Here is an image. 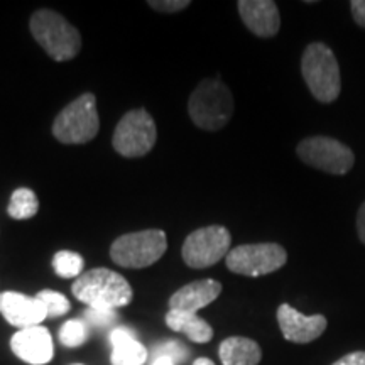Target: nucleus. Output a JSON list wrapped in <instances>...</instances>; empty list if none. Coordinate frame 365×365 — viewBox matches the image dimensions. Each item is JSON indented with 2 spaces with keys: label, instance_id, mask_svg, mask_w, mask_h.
I'll use <instances>...</instances> for the list:
<instances>
[{
  "label": "nucleus",
  "instance_id": "9d476101",
  "mask_svg": "<svg viewBox=\"0 0 365 365\" xmlns=\"http://www.w3.org/2000/svg\"><path fill=\"white\" fill-rule=\"evenodd\" d=\"M296 153L304 164L330 175H346L355 163L352 149L340 140L325 135L303 139L296 148Z\"/></svg>",
  "mask_w": 365,
  "mask_h": 365
},
{
  "label": "nucleus",
  "instance_id": "ddd939ff",
  "mask_svg": "<svg viewBox=\"0 0 365 365\" xmlns=\"http://www.w3.org/2000/svg\"><path fill=\"white\" fill-rule=\"evenodd\" d=\"M11 349L24 362L31 365H44L51 362L54 355L53 336L48 328L31 327L14 333Z\"/></svg>",
  "mask_w": 365,
  "mask_h": 365
},
{
  "label": "nucleus",
  "instance_id": "2eb2a0df",
  "mask_svg": "<svg viewBox=\"0 0 365 365\" xmlns=\"http://www.w3.org/2000/svg\"><path fill=\"white\" fill-rule=\"evenodd\" d=\"M222 293V284L215 279H202L182 286L170 298V309L198 314L212 304Z\"/></svg>",
  "mask_w": 365,
  "mask_h": 365
},
{
  "label": "nucleus",
  "instance_id": "f3484780",
  "mask_svg": "<svg viewBox=\"0 0 365 365\" xmlns=\"http://www.w3.org/2000/svg\"><path fill=\"white\" fill-rule=\"evenodd\" d=\"M218 355L223 365H259L262 350L257 341L245 336H228L220 344Z\"/></svg>",
  "mask_w": 365,
  "mask_h": 365
},
{
  "label": "nucleus",
  "instance_id": "c756f323",
  "mask_svg": "<svg viewBox=\"0 0 365 365\" xmlns=\"http://www.w3.org/2000/svg\"><path fill=\"white\" fill-rule=\"evenodd\" d=\"M193 365H215V364H213L212 360L207 359V357H200V359L195 360Z\"/></svg>",
  "mask_w": 365,
  "mask_h": 365
},
{
  "label": "nucleus",
  "instance_id": "a211bd4d",
  "mask_svg": "<svg viewBox=\"0 0 365 365\" xmlns=\"http://www.w3.org/2000/svg\"><path fill=\"white\" fill-rule=\"evenodd\" d=\"M166 325L173 331L185 333L195 344H208L213 339V328L198 314L170 309L166 314Z\"/></svg>",
  "mask_w": 365,
  "mask_h": 365
},
{
  "label": "nucleus",
  "instance_id": "5701e85b",
  "mask_svg": "<svg viewBox=\"0 0 365 365\" xmlns=\"http://www.w3.org/2000/svg\"><path fill=\"white\" fill-rule=\"evenodd\" d=\"M153 355H154V360L159 357H170L175 364H181V362H185L186 357L190 355V352H188V349L181 344V341L164 340V341H161V344H158L156 346H154Z\"/></svg>",
  "mask_w": 365,
  "mask_h": 365
},
{
  "label": "nucleus",
  "instance_id": "dca6fc26",
  "mask_svg": "<svg viewBox=\"0 0 365 365\" xmlns=\"http://www.w3.org/2000/svg\"><path fill=\"white\" fill-rule=\"evenodd\" d=\"M112 365H144L148 360V349L137 340L129 327H117L110 333Z\"/></svg>",
  "mask_w": 365,
  "mask_h": 365
},
{
  "label": "nucleus",
  "instance_id": "20e7f679",
  "mask_svg": "<svg viewBox=\"0 0 365 365\" xmlns=\"http://www.w3.org/2000/svg\"><path fill=\"white\" fill-rule=\"evenodd\" d=\"M301 73L318 102L331 103L339 98L341 90L340 66L327 44L312 43L307 46L301 58Z\"/></svg>",
  "mask_w": 365,
  "mask_h": 365
},
{
  "label": "nucleus",
  "instance_id": "f8f14e48",
  "mask_svg": "<svg viewBox=\"0 0 365 365\" xmlns=\"http://www.w3.org/2000/svg\"><path fill=\"white\" fill-rule=\"evenodd\" d=\"M0 313L9 325L19 328V330L39 327L41 322L48 318V309L43 301L16 293V291L0 293Z\"/></svg>",
  "mask_w": 365,
  "mask_h": 365
},
{
  "label": "nucleus",
  "instance_id": "b1692460",
  "mask_svg": "<svg viewBox=\"0 0 365 365\" xmlns=\"http://www.w3.org/2000/svg\"><path fill=\"white\" fill-rule=\"evenodd\" d=\"M117 313L113 309H95V308H88L83 313V322L88 327L93 328H107L110 327L112 323H115L117 319Z\"/></svg>",
  "mask_w": 365,
  "mask_h": 365
},
{
  "label": "nucleus",
  "instance_id": "bb28decb",
  "mask_svg": "<svg viewBox=\"0 0 365 365\" xmlns=\"http://www.w3.org/2000/svg\"><path fill=\"white\" fill-rule=\"evenodd\" d=\"M331 365H365V352L364 350H359V352L346 354Z\"/></svg>",
  "mask_w": 365,
  "mask_h": 365
},
{
  "label": "nucleus",
  "instance_id": "7c9ffc66",
  "mask_svg": "<svg viewBox=\"0 0 365 365\" xmlns=\"http://www.w3.org/2000/svg\"><path fill=\"white\" fill-rule=\"evenodd\" d=\"M73 365H81V364H73Z\"/></svg>",
  "mask_w": 365,
  "mask_h": 365
},
{
  "label": "nucleus",
  "instance_id": "f257e3e1",
  "mask_svg": "<svg viewBox=\"0 0 365 365\" xmlns=\"http://www.w3.org/2000/svg\"><path fill=\"white\" fill-rule=\"evenodd\" d=\"M75 298L95 309H113L127 307L134 291L124 276L107 267H95L81 274L71 286Z\"/></svg>",
  "mask_w": 365,
  "mask_h": 365
},
{
  "label": "nucleus",
  "instance_id": "393cba45",
  "mask_svg": "<svg viewBox=\"0 0 365 365\" xmlns=\"http://www.w3.org/2000/svg\"><path fill=\"white\" fill-rule=\"evenodd\" d=\"M148 6H150L154 9V11L158 12H166V14H173V12H180V11H185L186 7L191 6V2L188 0H149Z\"/></svg>",
  "mask_w": 365,
  "mask_h": 365
},
{
  "label": "nucleus",
  "instance_id": "423d86ee",
  "mask_svg": "<svg viewBox=\"0 0 365 365\" xmlns=\"http://www.w3.org/2000/svg\"><path fill=\"white\" fill-rule=\"evenodd\" d=\"M168 250V237L163 230H140L117 237L110 247L112 261L120 267L144 269L156 264Z\"/></svg>",
  "mask_w": 365,
  "mask_h": 365
},
{
  "label": "nucleus",
  "instance_id": "412c9836",
  "mask_svg": "<svg viewBox=\"0 0 365 365\" xmlns=\"http://www.w3.org/2000/svg\"><path fill=\"white\" fill-rule=\"evenodd\" d=\"M86 340H88V325L83 319H68L59 330V341L70 349L81 346Z\"/></svg>",
  "mask_w": 365,
  "mask_h": 365
},
{
  "label": "nucleus",
  "instance_id": "0eeeda50",
  "mask_svg": "<svg viewBox=\"0 0 365 365\" xmlns=\"http://www.w3.org/2000/svg\"><path fill=\"white\" fill-rule=\"evenodd\" d=\"M158 129L144 108L127 112L113 130L112 145L124 158H143L154 148Z\"/></svg>",
  "mask_w": 365,
  "mask_h": 365
},
{
  "label": "nucleus",
  "instance_id": "39448f33",
  "mask_svg": "<svg viewBox=\"0 0 365 365\" xmlns=\"http://www.w3.org/2000/svg\"><path fill=\"white\" fill-rule=\"evenodd\" d=\"M100 130L97 98L83 93L66 105L53 122V135L63 144H86Z\"/></svg>",
  "mask_w": 365,
  "mask_h": 365
},
{
  "label": "nucleus",
  "instance_id": "a878e982",
  "mask_svg": "<svg viewBox=\"0 0 365 365\" xmlns=\"http://www.w3.org/2000/svg\"><path fill=\"white\" fill-rule=\"evenodd\" d=\"M350 11H352L354 21L357 22V26L365 29V0H352L350 2Z\"/></svg>",
  "mask_w": 365,
  "mask_h": 365
},
{
  "label": "nucleus",
  "instance_id": "4468645a",
  "mask_svg": "<svg viewBox=\"0 0 365 365\" xmlns=\"http://www.w3.org/2000/svg\"><path fill=\"white\" fill-rule=\"evenodd\" d=\"M239 14L250 33L257 38H274L281 29L279 9L272 0H240Z\"/></svg>",
  "mask_w": 365,
  "mask_h": 365
},
{
  "label": "nucleus",
  "instance_id": "6ab92c4d",
  "mask_svg": "<svg viewBox=\"0 0 365 365\" xmlns=\"http://www.w3.org/2000/svg\"><path fill=\"white\" fill-rule=\"evenodd\" d=\"M39 212V200L33 190L19 188L16 190L9 202L7 213L14 220H29Z\"/></svg>",
  "mask_w": 365,
  "mask_h": 365
},
{
  "label": "nucleus",
  "instance_id": "6e6552de",
  "mask_svg": "<svg viewBox=\"0 0 365 365\" xmlns=\"http://www.w3.org/2000/svg\"><path fill=\"white\" fill-rule=\"evenodd\" d=\"M232 235L222 225H208L191 232L182 244V261L191 269L215 266L230 252Z\"/></svg>",
  "mask_w": 365,
  "mask_h": 365
},
{
  "label": "nucleus",
  "instance_id": "4be33fe9",
  "mask_svg": "<svg viewBox=\"0 0 365 365\" xmlns=\"http://www.w3.org/2000/svg\"><path fill=\"white\" fill-rule=\"evenodd\" d=\"M36 298L39 301H43V304L48 309V318H58L63 317L70 312L71 304L65 294L58 293V291H51V289H44L41 293L36 294Z\"/></svg>",
  "mask_w": 365,
  "mask_h": 365
},
{
  "label": "nucleus",
  "instance_id": "c85d7f7f",
  "mask_svg": "<svg viewBox=\"0 0 365 365\" xmlns=\"http://www.w3.org/2000/svg\"><path fill=\"white\" fill-rule=\"evenodd\" d=\"M150 365H176V364L173 362L170 357H159V359L154 360V362Z\"/></svg>",
  "mask_w": 365,
  "mask_h": 365
},
{
  "label": "nucleus",
  "instance_id": "cd10ccee",
  "mask_svg": "<svg viewBox=\"0 0 365 365\" xmlns=\"http://www.w3.org/2000/svg\"><path fill=\"white\" fill-rule=\"evenodd\" d=\"M357 232H359L360 242L365 244V202L360 205L359 213H357Z\"/></svg>",
  "mask_w": 365,
  "mask_h": 365
},
{
  "label": "nucleus",
  "instance_id": "7ed1b4c3",
  "mask_svg": "<svg viewBox=\"0 0 365 365\" xmlns=\"http://www.w3.org/2000/svg\"><path fill=\"white\" fill-rule=\"evenodd\" d=\"M188 112L200 129L220 130L234 113V97L220 78H207L191 93Z\"/></svg>",
  "mask_w": 365,
  "mask_h": 365
},
{
  "label": "nucleus",
  "instance_id": "f03ea898",
  "mask_svg": "<svg viewBox=\"0 0 365 365\" xmlns=\"http://www.w3.org/2000/svg\"><path fill=\"white\" fill-rule=\"evenodd\" d=\"M31 34L54 61H70L81 49V36L61 14L41 9L31 16Z\"/></svg>",
  "mask_w": 365,
  "mask_h": 365
},
{
  "label": "nucleus",
  "instance_id": "9b49d317",
  "mask_svg": "<svg viewBox=\"0 0 365 365\" xmlns=\"http://www.w3.org/2000/svg\"><path fill=\"white\" fill-rule=\"evenodd\" d=\"M277 323H279L282 336L293 344H309L319 339L328 325L323 314L307 317L287 303H282L277 308Z\"/></svg>",
  "mask_w": 365,
  "mask_h": 365
},
{
  "label": "nucleus",
  "instance_id": "1a4fd4ad",
  "mask_svg": "<svg viewBox=\"0 0 365 365\" xmlns=\"http://www.w3.org/2000/svg\"><path fill=\"white\" fill-rule=\"evenodd\" d=\"M287 262L286 249L279 244H247L230 249L225 257L228 271L247 277H259L279 271Z\"/></svg>",
  "mask_w": 365,
  "mask_h": 365
},
{
  "label": "nucleus",
  "instance_id": "aec40b11",
  "mask_svg": "<svg viewBox=\"0 0 365 365\" xmlns=\"http://www.w3.org/2000/svg\"><path fill=\"white\" fill-rule=\"evenodd\" d=\"M85 261L80 254L71 252V250H59L53 257V269L63 279H73L78 277L83 272Z\"/></svg>",
  "mask_w": 365,
  "mask_h": 365
}]
</instances>
